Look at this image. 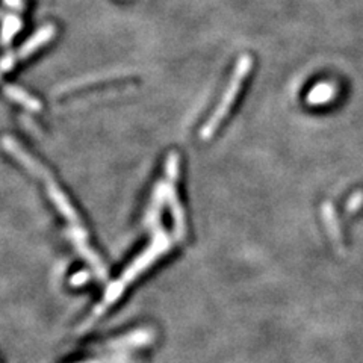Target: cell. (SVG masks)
<instances>
[{
  "mask_svg": "<svg viewBox=\"0 0 363 363\" xmlns=\"http://www.w3.org/2000/svg\"><path fill=\"white\" fill-rule=\"evenodd\" d=\"M87 280H88V274L87 273H79L78 276L73 277L71 283L73 285H82V283H85Z\"/></svg>",
  "mask_w": 363,
  "mask_h": 363,
  "instance_id": "obj_13",
  "label": "cell"
},
{
  "mask_svg": "<svg viewBox=\"0 0 363 363\" xmlns=\"http://www.w3.org/2000/svg\"><path fill=\"white\" fill-rule=\"evenodd\" d=\"M37 174H38V177H41V179L46 182L47 191H49V197L52 199V201L55 203V206L58 208L59 212H61L67 219H69L73 227H81L79 218H78V215H76L73 206L70 205V201L67 200V197L64 196V192L58 188V185L55 183V180L52 179V177H50V174L47 173L46 168L40 167Z\"/></svg>",
  "mask_w": 363,
  "mask_h": 363,
  "instance_id": "obj_5",
  "label": "cell"
},
{
  "mask_svg": "<svg viewBox=\"0 0 363 363\" xmlns=\"http://www.w3.org/2000/svg\"><path fill=\"white\" fill-rule=\"evenodd\" d=\"M337 94V87L332 82H321L309 91L307 103L309 105H324L332 102Z\"/></svg>",
  "mask_w": 363,
  "mask_h": 363,
  "instance_id": "obj_7",
  "label": "cell"
},
{
  "mask_svg": "<svg viewBox=\"0 0 363 363\" xmlns=\"http://www.w3.org/2000/svg\"><path fill=\"white\" fill-rule=\"evenodd\" d=\"M151 335L149 330H138L128 336L118 337L115 341L108 342L103 350H100L99 356H94L78 363H130L129 353L138 347H144L151 341Z\"/></svg>",
  "mask_w": 363,
  "mask_h": 363,
  "instance_id": "obj_3",
  "label": "cell"
},
{
  "mask_svg": "<svg viewBox=\"0 0 363 363\" xmlns=\"http://www.w3.org/2000/svg\"><path fill=\"white\" fill-rule=\"evenodd\" d=\"M321 217H323L327 233H328V236H330L336 251L341 253V255H345V253H347V248H345L342 227L339 223V217H337V212H336L332 201H324L323 206H321Z\"/></svg>",
  "mask_w": 363,
  "mask_h": 363,
  "instance_id": "obj_6",
  "label": "cell"
},
{
  "mask_svg": "<svg viewBox=\"0 0 363 363\" xmlns=\"http://www.w3.org/2000/svg\"><path fill=\"white\" fill-rule=\"evenodd\" d=\"M251 65H253V59H251L250 55H242L239 58L238 64H236V67H235V73L232 76V81H230L229 87H227L224 96L221 99V103L218 105V108L215 109V112L212 114V117L209 118V121L200 130V137L203 140H209L210 137H212L215 130L218 129V126L221 124V121L224 120V117L229 114L230 108L236 100V96L239 94V91L242 88L244 81H246V78L251 70Z\"/></svg>",
  "mask_w": 363,
  "mask_h": 363,
  "instance_id": "obj_2",
  "label": "cell"
},
{
  "mask_svg": "<svg viewBox=\"0 0 363 363\" xmlns=\"http://www.w3.org/2000/svg\"><path fill=\"white\" fill-rule=\"evenodd\" d=\"M177 168H179V159H177L176 153H171L167 159V176H168V189L167 196L170 200L171 212L174 218V227H176V236L179 239H182L185 236V218H183V210L182 206L179 205V200H177V194L174 189V180L177 177Z\"/></svg>",
  "mask_w": 363,
  "mask_h": 363,
  "instance_id": "obj_4",
  "label": "cell"
},
{
  "mask_svg": "<svg viewBox=\"0 0 363 363\" xmlns=\"http://www.w3.org/2000/svg\"><path fill=\"white\" fill-rule=\"evenodd\" d=\"M5 5L10 6L11 10H15V11H22V8H23L22 0H5Z\"/></svg>",
  "mask_w": 363,
  "mask_h": 363,
  "instance_id": "obj_12",
  "label": "cell"
},
{
  "mask_svg": "<svg viewBox=\"0 0 363 363\" xmlns=\"http://www.w3.org/2000/svg\"><path fill=\"white\" fill-rule=\"evenodd\" d=\"M5 92H6V96L15 100V102H19L20 105H23L24 108H29L32 109V111H40L41 109V105L37 99H33L31 97L28 92H24L23 90L20 88H17V87H6L5 88Z\"/></svg>",
  "mask_w": 363,
  "mask_h": 363,
  "instance_id": "obj_8",
  "label": "cell"
},
{
  "mask_svg": "<svg viewBox=\"0 0 363 363\" xmlns=\"http://www.w3.org/2000/svg\"><path fill=\"white\" fill-rule=\"evenodd\" d=\"M168 248H170V241H168V238H167L164 232H159L156 235V238L153 239V242H151V246L149 247V250L146 253H142V255L137 260H135V264L126 269V273L123 274L120 280H117L115 283L109 286L102 303H100V305L96 306V309L92 310V314L88 318L87 323L82 324L81 330H87V328L92 323H94L97 318L102 316L106 312V309L111 305H114L117 298H120V295L123 294L126 286H128L132 280H135V277H137L140 273H142L146 268H149L150 264H153V262L159 256H162Z\"/></svg>",
  "mask_w": 363,
  "mask_h": 363,
  "instance_id": "obj_1",
  "label": "cell"
},
{
  "mask_svg": "<svg viewBox=\"0 0 363 363\" xmlns=\"http://www.w3.org/2000/svg\"><path fill=\"white\" fill-rule=\"evenodd\" d=\"M22 58H23V59L28 58V53L24 52L23 49H20L17 53H8V55L2 59V61H0V76H2L5 71H8L10 69H12V67H14L17 62L22 61Z\"/></svg>",
  "mask_w": 363,
  "mask_h": 363,
  "instance_id": "obj_10",
  "label": "cell"
},
{
  "mask_svg": "<svg viewBox=\"0 0 363 363\" xmlns=\"http://www.w3.org/2000/svg\"><path fill=\"white\" fill-rule=\"evenodd\" d=\"M362 208H363V189H359L354 194H351V197L347 200L345 212H347V215H354L357 214Z\"/></svg>",
  "mask_w": 363,
  "mask_h": 363,
  "instance_id": "obj_11",
  "label": "cell"
},
{
  "mask_svg": "<svg viewBox=\"0 0 363 363\" xmlns=\"http://www.w3.org/2000/svg\"><path fill=\"white\" fill-rule=\"evenodd\" d=\"M22 26V22L17 15H8L3 20V28H2V43L8 44L12 40V37L19 32Z\"/></svg>",
  "mask_w": 363,
  "mask_h": 363,
  "instance_id": "obj_9",
  "label": "cell"
}]
</instances>
